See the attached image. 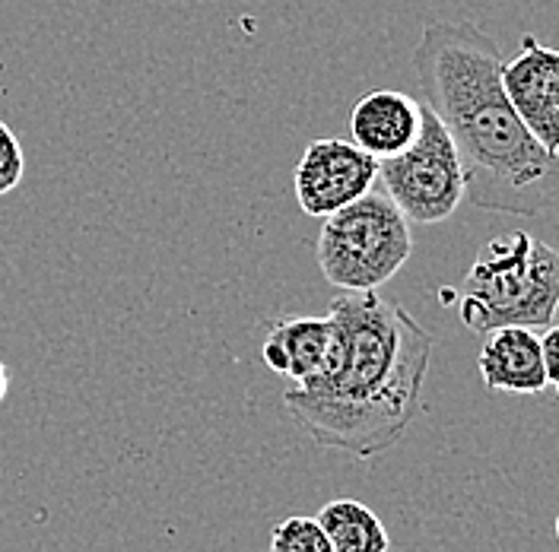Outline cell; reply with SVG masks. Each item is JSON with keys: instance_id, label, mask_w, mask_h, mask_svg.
Masks as SVG:
<instances>
[{"instance_id": "obj_1", "label": "cell", "mask_w": 559, "mask_h": 552, "mask_svg": "<svg viewBox=\"0 0 559 552\" xmlns=\"http://www.w3.org/2000/svg\"><path fill=\"white\" fill-rule=\"evenodd\" d=\"M321 372L283 391V407L318 448L372 460L391 451L423 407L436 337L379 292H341Z\"/></svg>"}, {"instance_id": "obj_2", "label": "cell", "mask_w": 559, "mask_h": 552, "mask_svg": "<svg viewBox=\"0 0 559 552\" xmlns=\"http://www.w3.org/2000/svg\"><path fill=\"white\" fill-rule=\"evenodd\" d=\"M423 105L452 134L474 207L540 216L559 204V153L524 128L502 86V51L467 20L429 23L414 48Z\"/></svg>"}, {"instance_id": "obj_3", "label": "cell", "mask_w": 559, "mask_h": 552, "mask_svg": "<svg viewBox=\"0 0 559 552\" xmlns=\"http://www.w3.org/2000/svg\"><path fill=\"white\" fill-rule=\"evenodd\" d=\"M557 309L559 251L527 232L480 244L457 296V317L480 337L496 327H550Z\"/></svg>"}, {"instance_id": "obj_4", "label": "cell", "mask_w": 559, "mask_h": 552, "mask_svg": "<svg viewBox=\"0 0 559 552\" xmlns=\"http://www.w3.org/2000/svg\"><path fill=\"white\" fill-rule=\"evenodd\" d=\"M411 219L388 194L369 191L324 216L318 232L321 276L341 292H376L411 261Z\"/></svg>"}, {"instance_id": "obj_5", "label": "cell", "mask_w": 559, "mask_h": 552, "mask_svg": "<svg viewBox=\"0 0 559 552\" xmlns=\"http://www.w3.org/2000/svg\"><path fill=\"white\" fill-rule=\"evenodd\" d=\"M379 181L391 204L419 226L445 223L461 207L467 191L464 166L452 134L429 105H423L417 140L404 153L379 159Z\"/></svg>"}, {"instance_id": "obj_6", "label": "cell", "mask_w": 559, "mask_h": 552, "mask_svg": "<svg viewBox=\"0 0 559 552\" xmlns=\"http://www.w3.org/2000/svg\"><path fill=\"white\" fill-rule=\"evenodd\" d=\"M379 181V159L359 149L353 140L318 137L306 146L293 169L296 201L306 216L324 219L362 194Z\"/></svg>"}, {"instance_id": "obj_7", "label": "cell", "mask_w": 559, "mask_h": 552, "mask_svg": "<svg viewBox=\"0 0 559 552\" xmlns=\"http://www.w3.org/2000/svg\"><path fill=\"white\" fill-rule=\"evenodd\" d=\"M502 86L524 128L547 153H559V51L524 35L522 48L502 64Z\"/></svg>"}, {"instance_id": "obj_8", "label": "cell", "mask_w": 559, "mask_h": 552, "mask_svg": "<svg viewBox=\"0 0 559 552\" xmlns=\"http://www.w3.org/2000/svg\"><path fill=\"white\" fill-rule=\"evenodd\" d=\"M484 349L477 356L480 379L492 394H524L534 397L547 391L544 346L531 327H496L484 334Z\"/></svg>"}, {"instance_id": "obj_9", "label": "cell", "mask_w": 559, "mask_h": 552, "mask_svg": "<svg viewBox=\"0 0 559 552\" xmlns=\"http://www.w3.org/2000/svg\"><path fill=\"white\" fill-rule=\"evenodd\" d=\"M423 103L397 93V89H376L362 96L349 111V140L366 149L372 159H388L404 153L419 134Z\"/></svg>"}, {"instance_id": "obj_10", "label": "cell", "mask_w": 559, "mask_h": 552, "mask_svg": "<svg viewBox=\"0 0 559 552\" xmlns=\"http://www.w3.org/2000/svg\"><path fill=\"white\" fill-rule=\"evenodd\" d=\"M331 340H334V324L328 314L280 317L277 324H271L261 344V359L271 372L289 379V384H306L321 372Z\"/></svg>"}, {"instance_id": "obj_11", "label": "cell", "mask_w": 559, "mask_h": 552, "mask_svg": "<svg viewBox=\"0 0 559 552\" xmlns=\"http://www.w3.org/2000/svg\"><path fill=\"white\" fill-rule=\"evenodd\" d=\"M321 530L328 533L334 552H388L391 537L384 530L382 518L366 508L362 502L353 499H337L321 508L318 515Z\"/></svg>"}, {"instance_id": "obj_12", "label": "cell", "mask_w": 559, "mask_h": 552, "mask_svg": "<svg viewBox=\"0 0 559 552\" xmlns=\"http://www.w3.org/2000/svg\"><path fill=\"white\" fill-rule=\"evenodd\" d=\"M271 552H334L328 533L321 530L318 518H293L280 520L271 533Z\"/></svg>"}, {"instance_id": "obj_13", "label": "cell", "mask_w": 559, "mask_h": 552, "mask_svg": "<svg viewBox=\"0 0 559 552\" xmlns=\"http://www.w3.org/2000/svg\"><path fill=\"white\" fill-rule=\"evenodd\" d=\"M26 175V156H23V143L10 131V124L0 121V197L16 191L20 181Z\"/></svg>"}, {"instance_id": "obj_14", "label": "cell", "mask_w": 559, "mask_h": 552, "mask_svg": "<svg viewBox=\"0 0 559 552\" xmlns=\"http://www.w3.org/2000/svg\"><path fill=\"white\" fill-rule=\"evenodd\" d=\"M544 346V369H547V387L559 394V324H550L547 334L540 337Z\"/></svg>"}, {"instance_id": "obj_15", "label": "cell", "mask_w": 559, "mask_h": 552, "mask_svg": "<svg viewBox=\"0 0 559 552\" xmlns=\"http://www.w3.org/2000/svg\"><path fill=\"white\" fill-rule=\"evenodd\" d=\"M7 391H10V372H7V365H3V359H0V404H3V397H7Z\"/></svg>"}, {"instance_id": "obj_16", "label": "cell", "mask_w": 559, "mask_h": 552, "mask_svg": "<svg viewBox=\"0 0 559 552\" xmlns=\"http://www.w3.org/2000/svg\"><path fill=\"white\" fill-rule=\"evenodd\" d=\"M557 540H559V515H557Z\"/></svg>"}]
</instances>
